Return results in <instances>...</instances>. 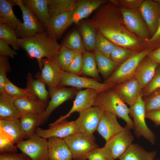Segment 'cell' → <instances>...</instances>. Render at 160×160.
I'll return each mask as SVG.
<instances>
[{
    "instance_id": "13",
    "label": "cell",
    "mask_w": 160,
    "mask_h": 160,
    "mask_svg": "<svg viewBox=\"0 0 160 160\" xmlns=\"http://www.w3.org/2000/svg\"><path fill=\"white\" fill-rule=\"evenodd\" d=\"M98 93L95 90L91 89L79 90L75 96L73 105L69 112L65 115L60 116L54 122L49 124V126H53L67 119L75 112L79 113L94 106L95 99Z\"/></svg>"
},
{
    "instance_id": "44",
    "label": "cell",
    "mask_w": 160,
    "mask_h": 160,
    "mask_svg": "<svg viewBox=\"0 0 160 160\" xmlns=\"http://www.w3.org/2000/svg\"><path fill=\"white\" fill-rule=\"evenodd\" d=\"M160 88V64H158L153 77L150 82L142 89V95L147 96Z\"/></svg>"
},
{
    "instance_id": "1",
    "label": "cell",
    "mask_w": 160,
    "mask_h": 160,
    "mask_svg": "<svg viewBox=\"0 0 160 160\" xmlns=\"http://www.w3.org/2000/svg\"><path fill=\"white\" fill-rule=\"evenodd\" d=\"M85 20L97 33L118 46L137 52L148 47L146 41L128 29L119 6L111 0L97 9L91 18Z\"/></svg>"
},
{
    "instance_id": "47",
    "label": "cell",
    "mask_w": 160,
    "mask_h": 160,
    "mask_svg": "<svg viewBox=\"0 0 160 160\" xmlns=\"http://www.w3.org/2000/svg\"><path fill=\"white\" fill-rule=\"evenodd\" d=\"M83 63L82 54L76 52L73 60L69 66L67 71L78 76L81 75Z\"/></svg>"
},
{
    "instance_id": "36",
    "label": "cell",
    "mask_w": 160,
    "mask_h": 160,
    "mask_svg": "<svg viewBox=\"0 0 160 160\" xmlns=\"http://www.w3.org/2000/svg\"><path fill=\"white\" fill-rule=\"evenodd\" d=\"M3 91L16 99L27 98L36 100L29 89L26 87L25 89L18 87L13 84L8 78Z\"/></svg>"
},
{
    "instance_id": "14",
    "label": "cell",
    "mask_w": 160,
    "mask_h": 160,
    "mask_svg": "<svg viewBox=\"0 0 160 160\" xmlns=\"http://www.w3.org/2000/svg\"><path fill=\"white\" fill-rule=\"evenodd\" d=\"M42 62L43 68L41 72L36 75V78L41 80L47 86L49 90L60 86L64 71L53 60L44 58Z\"/></svg>"
},
{
    "instance_id": "27",
    "label": "cell",
    "mask_w": 160,
    "mask_h": 160,
    "mask_svg": "<svg viewBox=\"0 0 160 160\" xmlns=\"http://www.w3.org/2000/svg\"><path fill=\"white\" fill-rule=\"evenodd\" d=\"M22 1L42 23L46 31L50 15L48 8V0Z\"/></svg>"
},
{
    "instance_id": "4",
    "label": "cell",
    "mask_w": 160,
    "mask_h": 160,
    "mask_svg": "<svg viewBox=\"0 0 160 160\" xmlns=\"http://www.w3.org/2000/svg\"><path fill=\"white\" fill-rule=\"evenodd\" d=\"M152 51L147 48L136 52L120 65L104 83L116 84L134 78L137 68L142 60Z\"/></svg>"
},
{
    "instance_id": "5",
    "label": "cell",
    "mask_w": 160,
    "mask_h": 160,
    "mask_svg": "<svg viewBox=\"0 0 160 160\" xmlns=\"http://www.w3.org/2000/svg\"><path fill=\"white\" fill-rule=\"evenodd\" d=\"M63 139L71 152L73 160H86L89 153L98 147L93 135L77 132Z\"/></svg>"
},
{
    "instance_id": "21",
    "label": "cell",
    "mask_w": 160,
    "mask_h": 160,
    "mask_svg": "<svg viewBox=\"0 0 160 160\" xmlns=\"http://www.w3.org/2000/svg\"><path fill=\"white\" fill-rule=\"evenodd\" d=\"M124 127L118 122L116 116L109 112L103 111L97 131L106 142L122 131Z\"/></svg>"
},
{
    "instance_id": "17",
    "label": "cell",
    "mask_w": 160,
    "mask_h": 160,
    "mask_svg": "<svg viewBox=\"0 0 160 160\" xmlns=\"http://www.w3.org/2000/svg\"><path fill=\"white\" fill-rule=\"evenodd\" d=\"M77 132L75 121H69L67 119L50 126L48 129L37 127L35 131L39 136L46 139L51 137L63 139Z\"/></svg>"
},
{
    "instance_id": "2",
    "label": "cell",
    "mask_w": 160,
    "mask_h": 160,
    "mask_svg": "<svg viewBox=\"0 0 160 160\" xmlns=\"http://www.w3.org/2000/svg\"><path fill=\"white\" fill-rule=\"evenodd\" d=\"M20 48L31 58H36L41 70L43 67L42 60L47 58L55 60L61 46L47 31L28 38H18Z\"/></svg>"
},
{
    "instance_id": "9",
    "label": "cell",
    "mask_w": 160,
    "mask_h": 160,
    "mask_svg": "<svg viewBox=\"0 0 160 160\" xmlns=\"http://www.w3.org/2000/svg\"><path fill=\"white\" fill-rule=\"evenodd\" d=\"M116 84L101 83L91 78L81 76L68 71H63L60 85L69 86L81 89L82 88L95 90L98 93L113 89Z\"/></svg>"
},
{
    "instance_id": "12",
    "label": "cell",
    "mask_w": 160,
    "mask_h": 160,
    "mask_svg": "<svg viewBox=\"0 0 160 160\" xmlns=\"http://www.w3.org/2000/svg\"><path fill=\"white\" fill-rule=\"evenodd\" d=\"M103 112L93 106L79 112V116L75 120L77 132L93 135L97 131Z\"/></svg>"
},
{
    "instance_id": "8",
    "label": "cell",
    "mask_w": 160,
    "mask_h": 160,
    "mask_svg": "<svg viewBox=\"0 0 160 160\" xmlns=\"http://www.w3.org/2000/svg\"><path fill=\"white\" fill-rule=\"evenodd\" d=\"M16 145L17 149L31 160H49L48 140L35 133Z\"/></svg>"
},
{
    "instance_id": "38",
    "label": "cell",
    "mask_w": 160,
    "mask_h": 160,
    "mask_svg": "<svg viewBox=\"0 0 160 160\" xmlns=\"http://www.w3.org/2000/svg\"><path fill=\"white\" fill-rule=\"evenodd\" d=\"M17 37L15 30L6 24L0 23V38L8 42L15 50H18L20 48Z\"/></svg>"
},
{
    "instance_id": "40",
    "label": "cell",
    "mask_w": 160,
    "mask_h": 160,
    "mask_svg": "<svg viewBox=\"0 0 160 160\" xmlns=\"http://www.w3.org/2000/svg\"><path fill=\"white\" fill-rule=\"evenodd\" d=\"M117 46L100 34L97 32L95 49L110 58L111 54Z\"/></svg>"
},
{
    "instance_id": "18",
    "label": "cell",
    "mask_w": 160,
    "mask_h": 160,
    "mask_svg": "<svg viewBox=\"0 0 160 160\" xmlns=\"http://www.w3.org/2000/svg\"><path fill=\"white\" fill-rule=\"evenodd\" d=\"M113 89L122 100L130 107L134 105L142 95V89L135 78L116 84Z\"/></svg>"
},
{
    "instance_id": "53",
    "label": "cell",
    "mask_w": 160,
    "mask_h": 160,
    "mask_svg": "<svg viewBox=\"0 0 160 160\" xmlns=\"http://www.w3.org/2000/svg\"><path fill=\"white\" fill-rule=\"evenodd\" d=\"M159 64H160V47L152 51L147 56Z\"/></svg>"
},
{
    "instance_id": "45",
    "label": "cell",
    "mask_w": 160,
    "mask_h": 160,
    "mask_svg": "<svg viewBox=\"0 0 160 160\" xmlns=\"http://www.w3.org/2000/svg\"><path fill=\"white\" fill-rule=\"evenodd\" d=\"M88 160H114L109 150L104 146L102 148H97L88 154Z\"/></svg>"
},
{
    "instance_id": "7",
    "label": "cell",
    "mask_w": 160,
    "mask_h": 160,
    "mask_svg": "<svg viewBox=\"0 0 160 160\" xmlns=\"http://www.w3.org/2000/svg\"><path fill=\"white\" fill-rule=\"evenodd\" d=\"M130 114L133 118L134 133L137 137H142L152 145L156 137L154 133L147 126L145 120L146 111L142 95L130 107Z\"/></svg>"
},
{
    "instance_id": "3",
    "label": "cell",
    "mask_w": 160,
    "mask_h": 160,
    "mask_svg": "<svg viewBox=\"0 0 160 160\" xmlns=\"http://www.w3.org/2000/svg\"><path fill=\"white\" fill-rule=\"evenodd\" d=\"M94 106L121 119L126 122L127 127L134 129L133 121L129 116V108L113 89L98 93Z\"/></svg>"
},
{
    "instance_id": "20",
    "label": "cell",
    "mask_w": 160,
    "mask_h": 160,
    "mask_svg": "<svg viewBox=\"0 0 160 160\" xmlns=\"http://www.w3.org/2000/svg\"><path fill=\"white\" fill-rule=\"evenodd\" d=\"M108 1L105 0H77L71 11V25L78 24Z\"/></svg>"
},
{
    "instance_id": "55",
    "label": "cell",
    "mask_w": 160,
    "mask_h": 160,
    "mask_svg": "<svg viewBox=\"0 0 160 160\" xmlns=\"http://www.w3.org/2000/svg\"><path fill=\"white\" fill-rule=\"evenodd\" d=\"M160 160V159H154V160Z\"/></svg>"
},
{
    "instance_id": "6",
    "label": "cell",
    "mask_w": 160,
    "mask_h": 160,
    "mask_svg": "<svg viewBox=\"0 0 160 160\" xmlns=\"http://www.w3.org/2000/svg\"><path fill=\"white\" fill-rule=\"evenodd\" d=\"M21 9L23 22L15 30L17 37L24 39L46 31L42 23L34 13L23 3L21 0H13Z\"/></svg>"
},
{
    "instance_id": "26",
    "label": "cell",
    "mask_w": 160,
    "mask_h": 160,
    "mask_svg": "<svg viewBox=\"0 0 160 160\" xmlns=\"http://www.w3.org/2000/svg\"><path fill=\"white\" fill-rule=\"evenodd\" d=\"M26 86L36 100L41 102L46 108L50 95L46 87L45 84L39 79H34L29 73L27 77Z\"/></svg>"
},
{
    "instance_id": "39",
    "label": "cell",
    "mask_w": 160,
    "mask_h": 160,
    "mask_svg": "<svg viewBox=\"0 0 160 160\" xmlns=\"http://www.w3.org/2000/svg\"><path fill=\"white\" fill-rule=\"evenodd\" d=\"M77 0H48V8L50 14L72 11Z\"/></svg>"
},
{
    "instance_id": "41",
    "label": "cell",
    "mask_w": 160,
    "mask_h": 160,
    "mask_svg": "<svg viewBox=\"0 0 160 160\" xmlns=\"http://www.w3.org/2000/svg\"><path fill=\"white\" fill-rule=\"evenodd\" d=\"M136 52L117 46L111 52L110 58L114 62L120 65Z\"/></svg>"
},
{
    "instance_id": "49",
    "label": "cell",
    "mask_w": 160,
    "mask_h": 160,
    "mask_svg": "<svg viewBox=\"0 0 160 160\" xmlns=\"http://www.w3.org/2000/svg\"><path fill=\"white\" fill-rule=\"evenodd\" d=\"M119 6L129 9H138L143 0H111Z\"/></svg>"
},
{
    "instance_id": "30",
    "label": "cell",
    "mask_w": 160,
    "mask_h": 160,
    "mask_svg": "<svg viewBox=\"0 0 160 160\" xmlns=\"http://www.w3.org/2000/svg\"><path fill=\"white\" fill-rule=\"evenodd\" d=\"M155 151H148L137 144H132L119 158V160H153Z\"/></svg>"
},
{
    "instance_id": "10",
    "label": "cell",
    "mask_w": 160,
    "mask_h": 160,
    "mask_svg": "<svg viewBox=\"0 0 160 160\" xmlns=\"http://www.w3.org/2000/svg\"><path fill=\"white\" fill-rule=\"evenodd\" d=\"M124 23L128 29L147 41L151 37L148 27L142 18L139 9H129L119 6Z\"/></svg>"
},
{
    "instance_id": "25",
    "label": "cell",
    "mask_w": 160,
    "mask_h": 160,
    "mask_svg": "<svg viewBox=\"0 0 160 160\" xmlns=\"http://www.w3.org/2000/svg\"><path fill=\"white\" fill-rule=\"evenodd\" d=\"M15 105L22 115L41 116L44 113L45 107L40 101L27 98L16 99Z\"/></svg>"
},
{
    "instance_id": "15",
    "label": "cell",
    "mask_w": 160,
    "mask_h": 160,
    "mask_svg": "<svg viewBox=\"0 0 160 160\" xmlns=\"http://www.w3.org/2000/svg\"><path fill=\"white\" fill-rule=\"evenodd\" d=\"M126 126L120 132L106 142L104 145L110 151L113 159L118 158L133 143L134 137Z\"/></svg>"
},
{
    "instance_id": "50",
    "label": "cell",
    "mask_w": 160,
    "mask_h": 160,
    "mask_svg": "<svg viewBox=\"0 0 160 160\" xmlns=\"http://www.w3.org/2000/svg\"><path fill=\"white\" fill-rule=\"evenodd\" d=\"M0 160H31L23 153L11 152L1 153Z\"/></svg>"
},
{
    "instance_id": "33",
    "label": "cell",
    "mask_w": 160,
    "mask_h": 160,
    "mask_svg": "<svg viewBox=\"0 0 160 160\" xmlns=\"http://www.w3.org/2000/svg\"><path fill=\"white\" fill-rule=\"evenodd\" d=\"M82 55L83 63L81 75L89 76L99 81L100 78L94 52L86 51Z\"/></svg>"
},
{
    "instance_id": "48",
    "label": "cell",
    "mask_w": 160,
    "mask_h": 160,
    "mask_svg": "<svg viewBox=\"0 0 160 160\" xmlns=\"http://www.w3.org/2000/svg\"><path fill=\"white\" fill-rule=\"evenodd\" d=\"M7 41L0 38V56L9 57L13 59L14 58L17 53L15 50L11 49Z\"/></svg>"
},
{
    "instance_id": "42",
    "label": "cell",
    "mask_w": 160,
    "mask_h": 160,
    "mask_svg": "<svg viewBox=\"0 0 160 160\" xmlns=\"http://www.w3.org/2000/svg\"><path fill=\"white\" fill-rule=\"evenodd\" d=\"M146 112L160 110V88L143 99Z\"/></svg>"
},
{
    "instance_id": "23",
    "label": "cell",
    "mask_w": 160,
    "mask_h": 160,
    "mask_svg": "<svg viewBox=\"0 0 160 160\" xmlns=\"http://www.w3.org/2000/svg\"><path fill=\"white\" fill-rule=\"evenodd\" d=\"M158 64L147 56L140 63L134 78L137 81L142 89L152 80Z\"/></svg>"
},
{
    "instance_id": "19",
    "label": "cell",
    "mask_w": 160,
    "mask_h": 160,
    "mask_svg": "<svg viewBox=\"0 0 160 160\" xmlns=\"http://www.w3.org/2000/svg\"><path fill=\"white\" fill-rule=\"evenodd\" d=\"M71 11L50 14L46 31L57 40L71 25Z\"/></svg>"
},
{
    "instance_id": "43",
    "label": "cell",
    "mask_w": 160,
    "mask_h": 160,
    "mask_svg": "<svg viewBox=\"0 0 160 160\" xmlns=\"http://www.w3.org/2000/svg\"><path fill=\"white\" fill-rule=\"evenodd\" d=\"M17 148L12 138L0 130V153L16 152Z\"/></svg>"
},
{
    "instance_id": "29",
    "label": "cell",
    "mask_w": 160,
    "mask_h": 160,
    "mask_svg": "<svg viewBox=\"0 0 160 160\" xmlns=\"http://www.w3.org/2000/svg\"><path fill=\"white\" fill-rule=\"evenodd\" d=\"M16 99L4 92L0 93V119H20L23 115L15 104Z\"/></svg>"
},
{
    "instance_id": "22",
    "label": "cell",
    "mask_w": 160,
    "mask_h": 160,
    "mask_svg": "<svg viewBox=\"0 0 160 160\" xmlns=\"http://www.w3.org/2000/svg\"><path fill=\"white\" fill-rule=\"evenodd\" d=\"M49 160H73L72 155L63 139L51 137L48 139Z\"/></svg>"
},
{
    "instance_id": "24",
    "label": "cell",
    "mask_w": 160,
    "mask_h": 160,
    "mask_svg": "<svg viewBox=\"0 0 160 160\" xmlns=\"http://www.w3.org/2000/svg\"><path fill=\"white\" fill-rule=\"evenodd\" d=\"M0 130L11 137L15 144L27 139L19 119H0Z\"/></svg>"
},
{
    "instance_id": "46",
    "label": "cell",
    "mask_w": 160,
    "mask_h": 160,
    "mask_svg": "<svg viewBox=\"0 0 160 160\" xmlns=\"http://www.w3.org/2000/svg\"><path fill=\"white\" fill-rule=\"evenodd\" d=\"M11 70L8 57L0 56V93L3 91L7 79V75Z\"/></svg>"
},
{
    "instance_id": "51",
    "label": "cell",
    "mask_w": 160,
    "mask_h": 160,
    "mask_svg": "<svg viewBox=\"0 0 160 160\" xmlns=\"http://www.w3.org/2000/svg\"><path fill=\"white\" fill-rule=\"evenodd\" d=\"M146 41L148 48L152 51L160 47V21L155 33Z\"/></svg>"
},
{
    "instance_id": "37",
    "label": "cell",
    "mask_w": 160,
    "mask_h": 160,
    "mask_svg": "<svg viewBox=\"0 0 160 160\" xmlns=\"http://www.w3.org/2000/svg\"><path fill=\"white\" fill-rule=\"evenodd\" d=\"M76 53L71 49L61 46L54 61L63 71H67Z\"/></svg>"
},
{
    "instance_id": "28",
    "label": "cell",
    "mask_w": 160,
    "mask_h": 160,
    "mask_svg": "<svg viewBox=\"0 0 160 160\" xmlns=\"http://www.w3.org/2000/svg\"><path fill=\"white\" fill-rule=\"evenodd\" d=\"M13 0H0V23L6 24L16 30L22 23L15 15L12 7Z\"/></svg>"
},
{
    "instance_id": "31",
    "label": "cell",
    "mask_w": 160,
    "mask_h": 160,
    "mask_svg": "<svg viewBox=\"0 0 160 160\" xmlns=\"http://www.w3.org/2000/svg\"><path fill=\"white\" fill-rule=\"evenodd\" d=\"M77 24L86 51L94 52L95 50L96 31L85 20L81 21Z\"/></svg>"
},
{
    "instance_id": "34",
    "label": "cell",
    "mask_w": 160,
    "mask_h": 160,
    "mask_svg": "<svg viewBox=\"0 0 160 160\" xmlns=\"http://www.w3.org/2000/svg\"><path fill=\"white\" fill-rule=\"evenodd\" d=\"M61 45L77 52L83 54L87 51L79 30L71 32L64 39Z\"/></svg>"
},
{
    "instance_id": "52",
    "label": "cell",
    "mask_w": 160,
    "mask_h": 160,
    "mask_svg": "<svg viewBox=\"0 0 160 160\" xmlns=\"http://www.w3.org/2000/svg\"><path fill=\"white\" fill-rule=\"evenodd\" d=\"M145 118L151 120L156 126H160V110L146 112Z\"/></svg>"
},
{
    "instance_id": "16",
    "label": "cell",
    "mask_w": 160,
    "mask_h": 160,
    "mask_svg": "<svg viewBox=\"0 0 160 160\" xmlns=\"http://www.w3.org/2000/svg\"><path fill=\"white\" fill-rule=\"evenodd\" d=\"M138 9L151 37L156 31L160 21V6L155 0H143Z\"/></svg>"
},
{
    "instance_id": "54",
    "label": "cell",
    "mask_w": 160,
    "mask_h": 160,
    "mask_svg": "<svg viewBox=\"0 0 160 160\" xmlns=\"http://www.w3.org/2000/svg\"><path fill=\"white\" fill-rule=\"evenodd\" d=\"M155 1L158 3L160 6V0H155Z\"/></svg>"
},
{
    "instance_id": "32",
    "label": "cell",
    "mask_w": 160,
    "mask_h": 160,
    "mask_svg": "<svg viewBox=\"0 0 160 160\" xmlns=\"http://www.w3.org/2000/svg\"><path fill=\"white\" fill-rule=\"evenodd\" d=\"M93 52L99 73L105 80L111 76L119 65L96 49Z\"/></svg>"
},
{
    "instance_id": "11",
    "label": "cell",
    "mask_w": 160,
    "mask_h": 160,
    "mask_svg": "<svg viewBox=\"0 0 160 160\" xmlns=\"http://www.w3.org/2000/svg\"><path fill=\"white\" fill-rule=\"evenodd\" d=\"M80 89L74 87L70 88L59 86L49 91L51 99L43 114L41 116L39 127L44 124L52 112L66 101L72 99Z\"/></svg>"
},
{
    "instance_id": "35",
    "label": "cell",
    "mask_w": 160,
    "mask_h": 160,
    "mask_svg": "<svg viewBox=\"0 0 160 160\" xmlns=\"http://www.w3.org/2000/svg\"><path fill=\"white\" fill-rule=\"evenodd\" d=\"M41 116L23 115L19 119L21 127L27 139L35 133Z\"/></svg>"
}]
</instances>
